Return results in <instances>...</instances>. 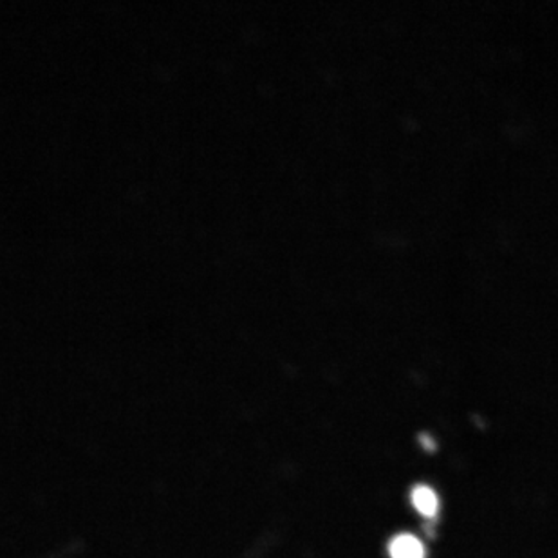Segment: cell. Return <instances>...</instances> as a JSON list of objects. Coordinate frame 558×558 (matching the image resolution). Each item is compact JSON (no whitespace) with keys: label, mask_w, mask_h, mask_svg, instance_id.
Instances as JSON below:
<instances>
[{"label":"cell","mask_w":558,"mask_h":558,"mask_svg":"<svg viewBox=\"0 0 558 558\" xmlns=\"http://www.w3.org/2000/svg\"><path fill=\"white\" fill-rule=\"evenodd\" d=\"M390 557L392 558H425V548L422 541L414 535H398L390 543Z\"/></svg>","instance_id":"1"},{"label":"cell","mask_w":558,"mask_h":558,"mask_svg":"<svg viewBox=\"0 0 558 558\" xmlns=\"http://www.w3.org/2000/svg\"><path fill=\"white\" fill-rule=\"evenodd\" d=\"M412 505L416 506V510L425 517H434L439 508L436 492L428 486H416L412 492Z\"/></svg>","instance_id":"2"}]
</instances>
